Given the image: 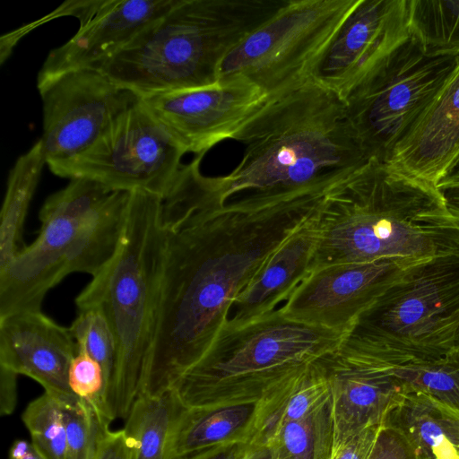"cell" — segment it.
I'll return each mask as SVG.
<instances>
[{
    "instance_id": "cell-1",
    "label": "cell",
    "mask_w": 459,
    "mask_h": 459,
    "mask_svg": "<svg viewBox=\"0 0 459 459\" xmlns=\"http://www.w3.org/2000/svg\"><path fill=\"white\" fill-rule=\"evenodd\" d=\"M325 194L224 203L214 177L161 201L166 231L158 309L141 394L160 395L208 351L269 256L319 211Z\"/></svg>"
},
{
    "instance_id": "cell-2",
    "label": "cell",
    "mask_w": 459,
    "mask_h": 459,
    "mask_svg": "<svg viewBox=\"0 0 459 459\" xmlns=\"http://www.w3.org/2000/svg\"><path fill=\"white\" fill-rule=\"evenodd\" d=\"M232 140L245 150L231 172L214 177L224 203L250 195L326 193L372 160L344 100L313 80L268 98Z\"/></svg>"
},
{
    "instance_id": "cell-3",
    "label": "cell",
    "mask_w": 459,
    "mask_h": 459,
    "mask_svg": "<svg viewBox=\"0 0 459 459\" xmlns=\"http://www.w3.org/2000/svg\"><path fill=\"white\" fill-rule=\"evenodd\" d=\"M310 265L459 255V221L436 187L372 160L325 193Z\"/></svg>"
},
{
    "instance_id": "cell-4",
    "label": "cell",
    "mask_w": 459,
    "mask_h": 459,
    "mask_svg": "<svg viewBox=\"0 0 459 459\" xmlns=\"http://www.w3.org/2000/svg\"><path fill=\"white\" fill-rule=\"evenodd\" d=\"M286 0H179L92 66L141 99L212 84L225 56Z\"/></svg>"
},
{
    "instance_id": "cell-5",
    "label": "cell",
    "mask_w": 459,
    "mask_h": 459,
    "mask_svg": "<svg viewBox=\"0 0 459 459\" xmlns=\"http://www.w3.org/2000/svg\"><path fill=\"white\" fill-rule=\"evenodd\" d=\"M129 198L83 178L49 195L38 237L0 270V317L41 310L48 291L72 273H100L119 247Z\"/></svg>"
},
{
    "instance_id": "cell-6",
    "label": "cell",
    "mask_w": 459,
    "mask_h": 459,
    "mask_svg": "<svg viewBox=\"0 0 459 459\" xmlns=\"http://www.w3.org/2000/svg\"><path fill=\"white\" fill-rule=\"evenodd\" d=\"M160 210L161 197L130 192L117 251L75 299L78 309L100 308L116 338L114 420L126 419L140 395L152 345L166 246Z\"/></svg>"
},
{
    "instance_id": "cell-7",
    "label": "cell",
    "mask_w": 459,
    "mask_h": 459,
    "mask_svg": "<svg viewBox=\"0 0 459 459\" xmlns=\"http://www.w3.org/2000/svg\"><path fill=\"white\" fill-rule=\"evenodd\" d=\"M345 336L291 319L279 307L241 327L223 328L170 391L188 410L255 403Z\"/></svg>"
},
{
    "instance_id": "cell-8",
    "label": "cell",
    "mask_w": 459,
    "mask_h": 459,
    "mask_svg": "<svg viewBox=\"0 0 459 459\" xmlns=\"http://www.w3.org/2000/svg\"><path fill=\"white\" fill-rule=\"evenodd\" d=\"M342 343L390 363L459 350V255L412 266L359 316Z\"/></svg>"
},
{
    "instance_id": "cell-9",
    "label": "cell",
    "mask_w": 459,
    "mask_h": 459,
    "mask_svg": "<svg viewBox=\"0 0 459 459\" xmlns=\"http://www.w3.org/2000/svg\"><path fill=\"white\" fill-rule=\"evenodd\" d=\"M359 3L286 0L225 56L218 79L242 76L268 98L301 87Z\"/></svg>"
},
{
    "instance_id": "cell-10",
    "label": "cell",
    "mask_w": 459,
    "mask_h": 459,
    "mask_svg": "<svg viewBox=\"0 0 459 459\" xmlns=\"http://www.w3.org/2000/svg\"><path fill=\"white\" fill-rule=\"evenodd\" d=\"M458 56H430L411 36L344 100L370 160L386 163L445 79Z\"/></svg>"
},
{
    "instance_id": "cell-11",
    "label": "cell",
    "mask_w": 459,
    "mask_h": 459,
    "mask_svg": "<svg viewBox=\"0 0 459 459\" xmlns=\"http://www.w3.org/2000/svg\"><path fill=\"white\" fill-rule=\"evenodd\" d=\"M185 153L141 99L117 117L90 148L51 172L162 198L175 183Z\"/></svg>"
},
{
    "instance_id": "cell-12",
    "label": "cell",
    "mask_w": 459,
    "mask_h": 459,
    "mask_svg": "<svg viewBox=\"0 0 459 459\" xmlns=\"http://www.w3.org/2000/svg\"><path fill=\"white\" fill-rule=\"evenodd\" d=\"M38 90L43 111L39 141L50 170L90 148L117 117L141 100L92 68L68 72Z\"/></svg>"
},
{
    "instance_id": "cell-13",
    "label": "cell",
    "mask_w": 459,
    "mask_h": 459,
    "mask_svg": "<svg viewBox=\"0 0 459 459\" xmlns=\"http://www.w3.org/2000/svg\"><path fill=\"white\" fill-rule=\"evenodd\" d=\"M420 263L388 257L325 266L313 271L280 308L291 319L347 334L364 311Z\"/></svg>"
},
{
    "instance_id": "cell-14",
    "label": "cell",
    "mask_w": 459,
    "mask_h": 459,
    "mask_svg": "<svg viewBox=\"0 0 459 459\" xmlns=\"http://www.w3.org/2000/svg\"><path fill=\"white\" fill-rule=\"evenodd\" d=\"M268 100L242 76L142 99L186 152L204 155L238 130Z\"/></svg>"
},
{
    "instance_id": "cell-15",
    "label": "cell",
    "mask_w": 459,
    "mask_h": 459,
    "mask_svg": "<svg viewBox=\"0 0 459 459\" xmlns=\"http://www.w3.org/2000/svg\"><path fill=\"white\" fill-rule=\"evenodd\" d=\"M410 38L408 0H359L312 80L344 100Z\"/></svg>"
},
{
    "instance_id": "cell-16",
    "label": "cell",
    "mask_w": 459,
    "mask_h": 459,
    "mask_svg": "<svg viewBox=\"0 0 459 459\" xmlns=\"http://www.w3.org/2000/svg\"><path fill=\"white\" fill-rule=\"evenodd\" d=\"M317 362L330 386L333 447L383 424L410 393L377 359L342 342Z\"/></svg>"
},
{
    "instance_id": "cell-17",
    "label": "cell",
    "mask_w": 459,
    "mask_h": 459,
    "mask_svg": "<svg viewBox=\"0 0 459 459\" xmlns=\"http://www.w3.org/2000/svg\"><path fill=\"white\" fill-rule=\"evenodd\" d=\"M178 1L103 0L97 13L67 42L50 50L38 74L37 87L105 60Z\"/></svg>"
},
{
    "instance_id": "cell-18",
    "label": "cell",
    "mask_w": 459,
    "mask_h": 459,
    "mask_svg": "<svg viewBox=\"0 0 459 459\" xmlns=\"http://www.w3.org/2000/svg\"><path fill=\"white\" fill-rule=\"evenodd\" d=\"M385 164L401 175L436 188L459 165V55L454 68Z\"/></svg>"
},
{
    "instance_id": "cell-19",
    "label": "cell",
    "mask_w": 459,
    "mask_h": 459,
    "mask_svg": "<svg viewBox=\"0 0 459 459\" xmlns=\"http://www.w3.org/2000/svg\"><path fill=\"white\" fill-rule=\"evenodd\" d=\"M77 353L70 328L41 310L0 317V366L31 377L56 398L75 395L69 387L68 372Z\"/></svg>"
},
{
    "instance_id": "cell-20",
    "label": "cell",
    "mask_w": 459,
    "mask_h": 459,
    "mask_svg": "<svg viewBox=\"0 0 459 459\" xmlns=\"http://www.w3.org/2000/svg\"><path fill=\"white\" fill-rule=\"evenodd\" d=\"M317 215L318 212L269 256L238 296L223 328L241 327L277 310L310 274L319 237Z\"/></svg>"
},
{
    "instance_id": "cell-21",
    "label": "cell",
    "mask_w": 459,
    "mask_h": 459,
    "mask_svg": "<svg viewBox=\"0 0 459 459\" xmlns=\"http://www.w3.org/2000/svg\"><path fill=\"white\" fill-rule=\"evenodd\" d=\"M329 399L327 377L316 359L257 401L248 444L267 446L282 426L307 417Z\"/></svg>"
},
{
    "instance_id": "cell-22",
    "label": "cell",
    "mask_w": 459,
    "mask_h": 459,
    "mask_svg": "<svg viewBox=\"0 0 459 459\" xmlns=\"http://www.w3.org/2000/svg\"><path fill=\"white\" fill-rule=\"evenodd\" d=\"M256 403L183 409L171 436V459H185L235 442L248 444Z\"/></svg>"
},
{
    "instance_id": "cell-23",
    "label": "cell",
    "mask_w": 459,
    "mask_h": 459,
    "mask_svg": "<svg viewBox=\"0 0 459 459\" xmlns=\"http://www.w3.org/2000/svg\"><path fill=\"white\" fill-rule=\"evenodd\" d=\"M45 164L39 139L9 170L0 212V270L24 247L22 228Z\"/></svg>"
},
{
    "instance_id": "cell-24",
    "label": "cell",
    "mask_w": 459,
    "mask_h": 459,
    "mask_svg": "<svg viewBox=\"0 0 459 459\" xmlns=\"http://www.w3.org/2000/svg\"><path fill=\"white\" fill-rule=\"evenodd\" d=\"M183 409L170 390L160 395H139L123 429L132 459H171L172 431Z\"/></svg>"
},
{
    "instance_id": "cell-25",
    "label": "cell",
    "mask_w": 459,
    "mask_h": 459,
    "mask_svg": "<svg viewBox=\"0 0 459 459\" xmlns=\"http://www.w3.org/2000/svg\"><path fill=\"white\" fill-rule=\"evenodd\" d=\"M411 36L430 56L459 55V0H408Z\"/></svg>"
},
{
    "instance_id": "cell-26",
    "label": "cell",
    "mask_w": 459,
    "mask_h": 459,
    "mask_svg": "<svg viewBox=\"0 0 459 459\" xmlns=\"http://www.w3.org/2000/svg\"><path fill=\"white\" fill-rule=\"evenodd\" d=\"M373 358L410 393L426 394L459 410V350L434 360L390 363Z\"/></svg>"
},
{
    "instance_id": "cell-27",
    "label": "cell",
    "mask_w": 459,
    "mask_h": 459,
    "mask_svg": "<svg viewBox=\"0 0 459 459\" xmlns=\"http://www.w3.org/2000/svg\"><path fill=\"white\" fill-rule=\"evenodd\" d=\"M267 446L273 459H330L333 448L330 399L307 417L282 426Z\"/></svg>"
},
{
    "instance_id": "cell-28",
    "label": "cell",
    "mask_w": 459,
    "mask_h": 459,
    "mask_svg": "<svg viewBox=\"0 0 459 459\" xmlns=\"http://www.w3.org/2000/svg\"><path fill=\"white\" fill-rule=\"evenodd\" d=\"M385 421L403 433L419 459H433L434 453L451 441L431 397L423 393H409Z\"/></svg>"
},
{
    "instance_id": "cell-29",
    "label": "cell",
    "mask_w": 459,
    "mask_h": 459,
    "mask_svg": "<svg viewBox=\"0 0 459 459\" xmlns=\"http://www.w3.org/2000/svg\"><path fill=\"white\" fill-rule=\"evenodd\" d=\"M69 328L78 351H86L102 368L106 407L111 420H114L110 401L117 350L111 326L100 308L87 307L78 309V314Z\"/></svg>"
},
{
    "instance_id": "cell-30",
    "label": "cell",
    "mask_w": 459,
    "mask_h": 459,
    "mask_svg": "<svg viewBox=\"0 0 459 459\" xmlns=\"http://www.w3.org/2000/svg\"><path fill=\"white\" fill-rule=\"evenodd\" d=\"M22 419L43 459H66V432L59 401L45 392L26 407Z\"/></svg>"
},
{
    "instance_id": "cell-31",
    "label": "cell",
    "mask_w": 459,
    "mask_h": 459,
    "mask_svg": "<svg viewBox=\"0 0 459 459\" xmlns=\"http://www.w3.org/2000/svg\"><path fill=\"white\" fill-rule=\"evenodd\" d=\"M56 399L61 406L66 432V459H95L109 425L88 402L77 395Z\"/></svg>"
},
{
    "instance_id": "cell-32",
    "label": "cell",
    "mask_w": 459,
    "mask_h": 459,
    "mask_svg": "<svg viewBox=\"0 0 459 459\" xmlns=\"http://www.w3.org/2000/svg\"><path fill=\"white\" fill-rule=\"evenodd\" d=\"M68 384L71 391L88 402L100 417L107 423L112 421L105 403V378L101 366L86 351H78L73 359Z\"/></svg>"
},
{
    "instance_id": "cell-33",
    "label": "cell",
    "mask_w": 459,
    "mask_h": 459,
    "mask_svg": "<svg viewBox=\"0 0 459 459\" xmlns=\"http://www.w3.org/2000/svg\"><path fill=\"white\" fill-rule=\"evenodd\" d=\"M368 459H419L403 433L387 422L381 424Z\"/></svg>"
},
{
    "instance_id": "cell-34",
    "label": "cell",
    "mask_w": 459,
    "mask_h": 459,
    "mask_svg": "<svg viewBox=\"0 0 459 459\" xmlns=\"http://www.w3.org/2000/svg\"><path fill=\"white\" fill-rule=\"evenodd\" d=\"M380 426L367 428L333 447L330 459H368Z\"/></svg>"
},
{
    "instance_id": "cell-35",
    "label": "cell",
    "mask_w": 459,
    "mask_h": 459,
    "mask_svg": "<svg viewBox=\"0 0 459 459\" xmlns=\"http://www.w3.org/2000/svg\"><path fill=\"white\" fill-rule=\"evenodd\" d=\"M95 459H132L131 446L124 429L105 432Z\"/></svg>"
},
{
    "instance_id": "cell-36",
    "label": "cell",
    "mask_w": 459,
    "mask_h": 459,
    "mask_svg": "<svg viewBox=\"0 0 459 459\" xmlns=\"http://www.w3.org/2000/svg\"><path fill=\"white\" fill-rule=\"evenodd\" d=\"M17 374L0 366V413L10 415L17 403Z\"/></svg>"
},
{
    "instance_id": "cell-37",
    "label": "cell",
    "mask_w": 459,
    "mask_h": 459,
    "mask_svg": "<svg viewBox=\"0 0 459 459\" xmlns=\"http://www.w3.org/2000/svg\"><path fill=\"white\" fill-rule=\"evenodd\" d=\"M431 399L447 437L459 450V417L456 415L455 408L433 397Z\"/></svg>"
},
{
    "instance_id": "cell-38",
    "label": "cell",
    "mask_w": 459,
    "mask_h": 459,
    "mask_svg": "<svg viewBox=\"0 0 459 459\" xmlns=\"http://www.w3.org/2000/svg\"><path fill=\"white\" fill-rule=\"evenodd\" d=\"M249 444L235 442L212 448L185 459H243Z\"/></svg>"
},
{
    "instance_id": "cell-39",
    "label": "cell",
    "mask_w": 459,
    "mask_h": 459,
    "mask_svg": "<svg viewBox=\"0 0 459 459\" xmlns=\"http://www.w3.org/2000/svg\"><path fill=\"white\" fill-rule=\"evenodd\" d=\"M8 459H43L31 443L24 439H16L10 450Z\"/></svg>"
},
{
    "instance_id": "cell-40",
    "label": "cell",
    "mask_w": 459,
    "mask_h": 459,
    "mask_svg": "<svg viewBox=\"0 0 459 459\" xmlns=\"http://www.w3.org/2000/svg\"><path fill=\"white\" fill-rule=\"evenodd\" d=\"M437 187L444 195H459V165L444 178Z\"/></svg>"
},
{
    "instance_id": "cell-41",
    "label": "cell",
    "mask_w": 459,
    "mask_h": 459,
    "mask_svg": "<svg viewBox=\"0 0 459 459\" xmlns=\"http://www.w3.org/2000/svg\"><path fill=\"white\" fill-rule=\"evenodd\" d=\"M243 459H273V457L269 446L249 444Z\"/></svg>"
},
{
    "instance_id": "cell-42",
    "label": "cell",
    "mask_w": 459,
    "mask_h": 459,
    "mask_svg": "<svg viewBox=\"0 0 459 459\" xmlns=\"http://www.w3.org/2000/svg\"><path fill=\"white\" fill-rule=\"evenodd\" d=\"M445 197L450 213L459 221V195H448Z\"/></svg>"
}]
</instances>
